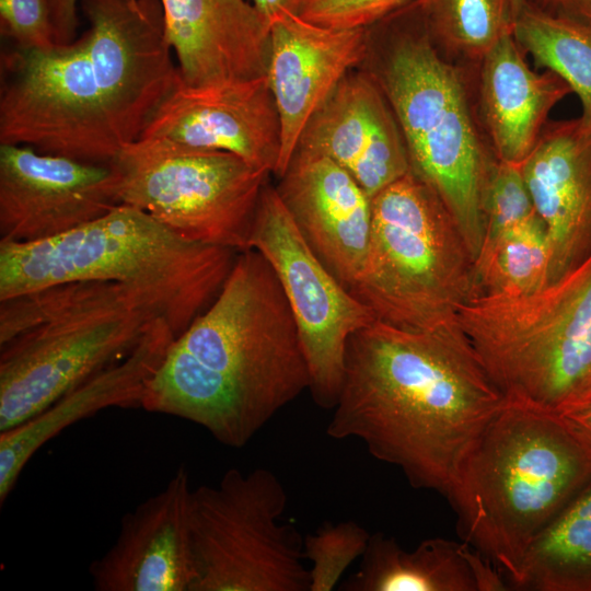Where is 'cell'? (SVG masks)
Masks as SVG:
<instances>
[{
	"label": "cell",
	"mask_w": 591,
	"mask_h": 591,
	"mask_svg": "<svg viewBox=\"0 0 591 591\" xmlns=\"http://www.w3.org/2000/svg\"><path fill=\"white\" fill-rule=\"evenodd\" d=\"M141 137L229 152L274 174L281 151L280 118L267 76L190 85L178 74Z\"/></svg>",
	"instance_id": "obj_14"
},
{
	"label": "cell",
	"mask_w": 591,
	"mask_h": 591,
	"mask_svg": "<svg viewBox=\"0 0 591 591\" xmlns=\"http://www.w3.org/2000/svg\"><path fill=\"white\" fill-rule=\"evenodd\" d=\"M117 205V176L111 164L0 144V241L59 236Z\"/></svg>",
	"instance_id": "obj_13"
},
{
	"label": "cell",
	"mask_w": 591,
	"mask_h": 591,
	"mask_svg": "<svg viewBox=\"0 0 591 591\" xmlns=\"http://www.w3.org/2000/svg\"><path fill=\"white\" fill-rule=\"evenodd\" d=\"M512 33L479 66V107L498 161L520 165L535 148L552 108L570 86L557 74L533 71Z\"/></svg>",
	"instance_id": "obj_22"
},
{
	"label": "cell",
	"mask_w": 591,
	"mask_h": 591,
	"mask_svg": "<svg viewBox=\"0 0 591 591\" xmlns=\"http://www.w3.org/2000/svg\"><path fill=\"white\" fill-rule=\"evenodd\" d=\"M368 31L361 66L402 131L410 171L442 200L475 260L484 239L483 194L496 157L480 136L463 71L432 43L419 0Z\"/></svg>",
	"instance_id": "obj_5"
},
{
	"label": "cell",
	"mask_w": 591,
	"mask_h": 591,
	"mask_svg": "<svg viewBox=\"0 0 591 591\" xmlns=\"http://www.w3.org/2000/svg\"><path fill=\"white\" fill-rule=\"evenodd\" d=\"M276 273L297 324L314 403L339 396L348 339L375 318L326 268L301 234L276 187L264 186L250 236Z\"/></svg>",
	"instance_id": "obj_12"
},
{
	"label": "cell",
	"mask_w": 591,
	"mask_h": 591,
	"mask_svg": "<svg viewBox=\"0 0 591 591\" xmlns=\"http://www.w3.org/2000/svg\"><path fill=\"white\" fill-rule=\"evenodd\" d=\"M416 0H305L299 15L331 28L368 27Z\"/></svg>",
	"instance_id": "obj_30"
},
{
	"label": "cell",
	"mask_w": 591,
	"mask_h": 591,
	"mask_svg": "<svg viewBox=\"0 0 591 591\" xmlns=\"http://www.w3.org/2000/svg\"><path fill=\"white\" fill-rule=\"evenodd\" d=\"M262 16L271 24L287 13L299 14L305 0H250Z\"/></svg>",
	"instance_id": "obj_34"
},
{
	"label": "cell",
	"mask_w": 591,
	"mask_h": 591,
	"mask_svg": "<svg viewBox=\"0 0 591 591\" xmlns=\"http://www.w3.org/2000/svg\"><path fill=\"white\" fill-rule=\"evenodd\" d=\"M520 167L547 232L551 285L591 253V120L547 121Z\"/></svg>",
	"instance_id": "obj_19"
},
{
	"label": "cell",
	"mask_w": 591,
	"mask_h": 591,
	"mask_svg": "<svg viewBox=\"0 0 591 591\" xmlns=\"http://www.w3.org/2000/svg\"><path fill=\"white\" fill-rule=\"evenodd\" d=\"M371 216L364 263L348 290L375 320L428 329L455 320L479 294L454 219L412 171L371 198Z\"/></svg>",
	"instance_id": "obj_9"
},
{
	"label": "cell",
	"mask_w": 591,
	"mask_h": 591,
	"mask_svg": "<svg viewBox=\"0 0 591 591\" xmlns=\"http://www.w3.org/2000/svg\"><path fill=\"white\" fill-rule=\"evenodd\" d=\"M484 240L493 239L535 217L521 167L498 161L489 171L483 194Z\"/></svg>",
	"instance_id": "obj_29"
},
{
	"label": "cell",
	"mask_w": 591,
	"mask_h": 591,
	"mask_svg": "<svg viewBox=\"0 0 591 591\" xmlns=\"http://www.w3.org/2000/svg\"><path fill=\"white\" fill-rule=\"evenodd\" d=\"M166 39L190 85L267 76L270 24L250 0H160Z\"/></svg>",
	"instance_id": "obj_20"
},
{
	"label": "cell",
	"mask_w": 591,
	"mask_h": 591,
	"mask_svg": "<svg viewBox=\"0 0 591 591\" xmlns=\"http://www.w3.org/2000/svg\"><path fill=\"white\" fill-rule=\"evenodd\" d=\"M509 587L591 591V483L532 543Z\"/></svg>",
	"instance_id": "obj_24"
},
{
	"label": "cell",
	"mask_w": 591,
	"mask_h": 591,
	"mask_svg": "<svg viewBox=\"0 0 591 591\" xmlns=\"http://www.w3.org/2000/svg\"><path fill=\"white\" fill-rule=\"evenodd\" d=\"M503 401L456 318L421 331L374 320L348 339L326 433L445 496Z\"/></svg>",
	"instance_id": "obj_2"
},
{
	"label": "cell",
	"mask_w": 591,
	"mask_h": 591,
	"mask_svg": "<svg viewBox=\"0 0 591 591\" xmlns=\"http://www.w3.org/2000/svg\"><path fill=\"white\" fill-rule=\"evenodd\" d=\"M174 339L169 323L157 317L126 357L91 375L34 417L1 431V505L31 457L63 429L106 408L141 407L146 386Z\"/></svg>",
	"instance_id": "obj_21"
},
{
	"label": "cell",
	"mask_w": 591,
	"mask_h": 591,
	"mask_svg": "<svg viewBox=\"0 0 591 591\" xmlns=\"http://www.w3.org/2000/svg\"><path fill=\"white\" fill-rule=\"evenodd\" d=\"M508 2L510 4V8H511V11H512V14H513V19L515 21V19L519 16V14L522 12V10L528 4V0H508Z\"/></svg>",
	"instance_id": "obj_36"
},
{
	"label": "cell",
	"mask_w": 591,
	"mask_h": 591,
	"mask_svg": "<svg viewBox=\"0 0 591 591\" xmlns=\"http://www.w3.org/2000/svg\"><path fill=\"white\" fill-rule=\"evenodd\" d=\"M591 483V440L568 417L505 397L444 496L456 530L508 584L537 536Z\"/></svg>",
	"instance_id": "obj_4"
},
{
	"label": "cell",
	"mask_w": 591,
	"mask_h": 591,
	"mask_svg": "<svg viewBox=\"0 0 591 591\" xmlns=\"http://www.w3.org/2000/svg\"><path fill=\"white\" fill-rule=\"evenodd\" d=\"M589 403H591V402H589ZM582 406H583V405H582Z\"/></svg>",
	"instance_id": "obj_37"
},
{
	"label": "cell",
	"mask_w": 591,
	"mask_h": 591,
	"mask_svg": "<svg viewBox=\"0 0 591 591\" xmlns=\"http://www.w3.org/2000/svg\"><path fill=\"white\" fill-rule=\"evenodd\" d=\"M456 320L506 398L557 415L591 402V253L535 293L478 294Z\"/></svg>",
	"instance_id": "obj_8"
},
{
	"label": "cell",
	"mask_w": 591,
	"mask_h": 591,
	"mask_svg": "<svg viewBox=\"0 0 591 591\" xmlns=\"http://www.w3.org/2000/svg\"><path fill=\"white\" fill-rule=\"evenodd\" d=\"M371 534L355 521L326 522L303 540L310 591H332L363 555Z\"/></svg>",
	"instance_id": "obj_28"
},
{
	"label": "cell",
	"mask_w": 591,
	"mask_h": 591,
	"mask_svg": "<svg viewBox=\"0 0 591 591\" xmlns=\"http://www.w3.org/2000/svg\"><path fill=\"white\" fill-rule=\"evenodd\" d=\"M310 387L298 328L278 277L256 250L236 254L213 301L171 344L141 407L245 447Z\"/></svg>",
	"instance_id": "obj_3"
},
{
	"label": "cell",
	"mask_w": 591,
	"mask_h": 591,
	"mask_svg": "<svg viewBox=\"0 0 591 591\" xmlns=\"http://www.w3.org/2000/svg\"><path fill=\"white\" fill-rule=\"evenodd\" d=\"M419 4L441 55L478 65L502 36L512 33L508 0H419Z\"/></svg>",
	"instance_id": "obj_27"
},
{
	"label": "cell",
	"mask_w": 591,
	"mask_h": 591,
	"mask_svg": "<svg viewBox=\"0 0 591 591\" xmlns=\"http://www.w3.org/2000/svg\"><path fill=\"white\" fill-rule=\"evenodd\" d=\"M119 204L138 208L179 236L242 252L271 173L218 150L141 137L109 163Z\"/></svg>",
	"instance_id": "obj_11"
},
{
	"label": "cell",
	"mask_w": 591,
	"mask_h": 591,
	"mask_svg": "<svg viewBox=\"0 0 591 591\" xmlns=\"http://www.w3.org/2000/svg\"><path fill=\"white\" fill-rule=\"evenodd\" d=\"M237 253L186 240L119 204L59 236L0 241V300L60 282H117L142 294L176 338L217 297Z\"/></svg>",
	"instance_id": "obj_6"
},
{
	"label": "cell",
	"mask_w": 591,
	"mask_h": 591,
	"mask_svg": "<svg viewBox=\"0 0 591 591\" xmlns=\"http://www.w3.org/2000/svg\"><path fill=\"white\" fill-rule=\"evenodd\" d=\"M346 591H503L505 576L464 541L427 538L414 549L392 536L371 534Z\"/></svg>",
	"instance_id": "obj_23"
},
{
	"label": "cell",
	"mask_w": 591,
	"mask_h": 591,
	"mask_svg": "<svg viewBox=\"0 0 591 591\" xmlns=\"http://www.w3.org/2000/svg\"><path fill=\"white\" fill-rule=\"evenodd\" d=\"M512 35L535 65L559 76L576 93L591 120V23L542 10L528 2Z\"/></svg>",
	"instance_id": "obj_25"
},
{
	"label": "cell",
	"mask_w": 591,
	"mask_h": 591,
	"mask_svg": "<svg viewBox=\"0 0 591 591\" xmlns=\"http://www.w3.org/2000/svg\"><path fill=\"white\" fill-rule=\"evenodd\" d=\"M297 149L336 162L370 198L410 171L394 113L376 83L360 68L348 72L310 117Z\"/></svg>",
	"instance_id": "obj_17"
},
{
	"label": "cell",
	"mask_w": 591,
	"mask_h": 591,
	"mask_svg": "<svg viewBox=\"0 0 591 591\" xmlns=\"http://www.w3.org/2000/svg\"><path fill=\"white\" fill-rule=\"evenodd\" d=\"M1 33L21 48L56 44L48 0H0Z\"/></svg>",
	"instance_id": "obj_31"
},
{
	"label": "cell",
	"mask_w": 591,
	"mask_h": 591,
	"mask_svg": "<svg viewBox=\"0 0 591 591\" xmlns=\"http://www.w3.org/2000/svg\"><path fill=\"white\" fill-rule=\"evenodd\" d=\"M68 44L1 58L0 144L109 164L143 134L178 70L160 0H79Z\"/></svg>",
	"instance_id": "obj_1"
},
{
	"label": "cell",
	"mask_w": 591,
	"mask_h": 591,
	"mask_svg": "<svg viewBox=\"0 0 591 591\" xmlns=\"http://www.w3.org/2000/svg\"><path fill=\"white\" fill-rule=\"evenodd\" d=\"M276 190L303 237L347 289L364 263L371 198L329 158L297 149Z\"/></svg>",
	"instance_id": "obj_18"
},
{
	"label": "cell",
	"mask_w": 591,
	"mask_h": 591,
	"mask_svg": "<svg viewBox=\"0 0 591 591\" xmlns=\"http://www.w3.org/2000/svg\"><path fill=\"white\" fill-rule=\"evenodd\" d=\"M189 473L177 468L166 486L127 512L114 544L89 567L97 591H192Z\"/></svg>",
	"instance_id": "obj_15"
},
{
	"label": "cell",
	"mask_w": 591,
	"mask_h": 591,
	"mask_svg": "<svg viewBox=\"0 0 591 591\" xmlns=\"http://www.w3.org/2000/svg\"><path fill=\"white\" fill-rule=\"evenodd\" d=\"M564 416L576 424L591 440V403L580 406Z\"/></svg>",
	"instance_id": "obj_35"
},
{
	"label": "cell",
	"mask_w": 591,
	"mask_h": 591,
	"mask_svg": "<svg viewBox=\"0 0 591 591\" xmlns=\"http://www.w3.org/2000/svg\"><path fill=\"white\" fill-rule=\"evenodd\" d=\"M161 317L112 281L50 285L0 300V432L126 357Z\"/></svg>",
	"instance_id": "obj_7"
},
{
	"label": "cell",
	"mask_w": 591,
	"mask_h": 591,
	"mask_svg": "<svg viewBox=\"0 0 591 591\" xmlns=\"http://www.w3.org/2000/svg\"><path fill=\"white\" fill-rule=\"evenodd\" d=\"M287 491L263 467L192 490V591H310L303 540L281 522Z\"/></svg>",
	"instance_id": "obj_10"
},
{
	"label": "cell",
	"mask_w": 591,
	"mask_h": 591,
	"mask_svg": "<svg viewBox=\"0 0 591 591\" xmlns=\"http://www.w3.org/2000/svg\"><path fill=\"white\" fill-rule=\"evenodd\" d=\"M367 27L331 28L287 13L270 24L267 68L281 126L277 177L282 175L310 117L341 79L363 62Z\"/></svg>",
	"instance_id": "obj_16"
},
{
	"label": "cell",
	"mask_w": 591,
	"mask_h": 591,
	"mask_svg": "<svg viewBox=\"0 0 591 591\" xmlns=\"http://www.w3.org/2000/svg\"><path fill=\"white\" fill-rule=\"evenodd\" d=\"M56 44H68L76 39L79 24V0H48Z\"/></svg>",
	"instance_id": "obj_32"
},
{
	"label": "cell",
	"mask_w": 591,
	"mask_h": 591,
	"mask_svg": "<svg viewBox=\"0 0 591 591\" xmlns=\"http://www.w3.org/2000/svg\"><path fill=\"white\" fill-rule=\"evenodd\" d=\"M528 2L548 12L591 23V0H528Z\"/></svg>",
	"instance_id": "obj_33"
},
{
	"label": "cell",
	"mask_w": 591,
	"mask_h": 591,
	"mask_svg": "<svg viewBox=\"0 0 591 591\" xmlns=\"http://www.w3.org/2000/svg\"><path fill=\"white\" fill-rule=\"evenodd\" d=\"M551 247L538 215L488 240L474 260L479 294L522 297L549 285Z\"/></svg>",
	"instance_id": "obj_26"
}]
</instances>
